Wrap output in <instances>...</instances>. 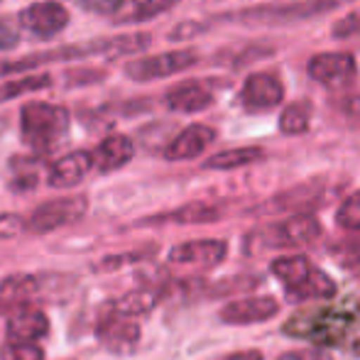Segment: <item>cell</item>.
<instances>
[{"label":"cell","instance_id":"cell-1","mask_svg":"<svg viewBox=\"0 0 360 360\" xmlns=\"http://www.w3.org/2000/svg\"><path fill=\"white\" fill-rule=\"evenodd\" d=\"M346 3H353V0H287V3L252 5V8L238 10V13H226L218 20L248 25V27H287V25L316 20L319 15L333 13Z\"/></svg>","mask_w":360,"mask_h":360},{"label":"cell","instance_id":"cell-2","mask_svg":"<svg viewBox=\"0 0 360 360\" xmlns=\"http://www.w3.org/2000/svg\"><path fill=\"white\" fill-rule=\"evenodd\" d=\"M270 270L280 280L289 302H309V299H326L328 302L338 292L336 282L304 255L277 257Z\"/></svg>","mask_w":360,"mask_h":360},{"label":"cell","instance_id":"cell-3","mask_svg":"<svg viewBox=\"0 0 360 360\" xmlns=\"http://www.w3.org/2000/svg\"><path fill=\"white\" fill-rule=\"evenodd\" d=\"M69 110L57 103L30 101L20 110V133L22 143L39 155H47L62 143L69 133Z\"/></svg>","mask_w":360,"mask_h":360},{"label":"cell","instance_id":"cell-4","mask_svg":"<svg viewBox=\"0 0 360 360\" xmlns=\"http://www.w3.org/2000/svg\"><path fill=\"white\" fill-rule=\"evenodd\" d=\"M319 236H321V223L316 216L294 214L255 228L245 238V250L250 255H257V252L277 250V248H302L316 243Z\"/></svg>","mask_w":360,"mask_h":360},{"label":"cell","instance_id":"cell-5","mask_svg":"<svg viewBox=\"0 0 360 360\" xmlns=\"http://www.w3.org/2000/svg\"><path fill=\"white\" fill-rule=\"evenodd\" d=\"M351 326V316L341 309L311 307L292 314L285 321L282 331L292 338H304L311 343H338Z\"/></svg>","mask_w":360,"mask_h":360},{"label":"cell","instance_id":"cell-6","mask_svg":"<svg viewBox=\"0 0 360 360\" xmlns=\"http://www.w3.org/2000/svg\"><path fill=\"white\" fill-rule=\"evenodd\" d=\"M199 64V52L196 49H174V52L155 54V57H140L125 64V74L133 81H157L167 79L172 74H179Z\"/></svg>","mask_w":360,"mask_h":360},{"label":"cell","instance_id":"cell-7","mask_svg":"<svg viewBox=\"0 0 360 360\" xmlns=\"http://www.w3.org/2000/svg\"><path fill=\"white\" fill-rule=\"evenodd\" d=\"M307 72L323 89L343 91L358 79V62L351 52H319L309 59Z\"/></svg>","mask_w":360,"mask_h":360},{"label":"cell","instance_id":"cell-8","mask_svg":"<svg viewBox=\"0 0 360 360\" xmlns=\"http://www.w3.org/2000/svg\"><path fill=\"white\" fill-rule=\"evenodd\" d=\"M238 101L248 113H267L285 103V84L272 72L248 74L240 86Z\"/></svg>","mask_w":360,"mask_h":360},{"label":"cell","instance_id":"cell-9","mask_svg":"<svg viewBox=\"0 0 360 360\" xmlns=\"http://www.w3.org/2000/svg\"><path fill=\"white\" fill-rule=\"evenodd\" d=\"M86 209H89L86 196H62V199H52L32 211V216L25 223V228L32 233L59 231L62 226L81 221V218L86 216Z\"/></svg>","mask_w":360,"mask_h":360},{"label":"cell","instance_id":"cell-10","mask_svg":"<svg viewBox=\"0 0 360 360\" xmlns=\"http://www.w3.org/2000/svg\"><path fill=\"white\" fill-rule=\"evenodd\" d=\"M228 255V243L221 238H199V240H186L179 243L169 250L167 260L172 265H184V267H216L226 260Z\"/></svg>","mask_w":360,"mask_h":360},{"label":"cell","instance_id":"cell-11","mask_svg":"<svg viewBox=\"0 0 360 360\" xmlns=\"http://www.w3.org/2000/svg\"><path fill=\"white\" fill-rule=\"evenodd\" d=\"M280 314V302L272 297H243L233 299L218 311V319L228 326H250V323L270 321Z\"/></svg>","mask_w":360,"mask_h":360},{"label":"cell","instance_id":"cell-12","mask_svg":"<svg viewBox=\"0 0 360 360\" xmlns=\"http://www.w3.org/2000/svg\"><path fill=\"white\" fill-rule=\"evenodd\" d=\"M20 25L34 37L49 39L69 25V13L64 5L54 3V0H44V3H34L25 8L20 13Z\"/></svg>","mask_w":360,"mask_h":360},{"label":"cell","instance_id":"cell-13","mask_svg":"<svg viewBox=\"0 0 360 360\" xmlns=\"http://www.w3.org/2000/svg\"><path fill=\"white\" fill-rule=\"evenodd\" d=\"M216 143V130L211 125L194 123L189 128H184L165 150V157L169 162H186L196 160L199 155H204L211 145Z\"/></svg>","mask_w":360,"mask_h":360},{"label":"cell","instance_id":"cell-14","mask_svg":"<svg viewBox=\"0 0 360 360\" xmlns=\"http://www.w3.org/2000/svg\"><path fill=\"white\" fill-rule=\"evenodd\" d=\"M165 103L174 113H199V110H206L216 103V96L204 81L189 79L172 86L165 96Z\"/></svg>","mask_w":360,"mask_h":360},{"label":"cell","instance_id":"cell-15","mask_svg":"<svg viewBox=\"0 0 360 360\" xmlns=\"http://www.w3.org/2000/svg\"><path fill=\"white\" fill-rule=\"evenodd\" d=\"M94 169V157L86 150H76L69 155L59 157L52 167H49L47 184L54 189H72V186L81 184L86 179V174Z\"/></svg>","mask_w":360,"mask_h":360},{"label":"cell","instance_id":"cell-16","mask_svg":"<svg viewBox=\"0 0 360 360\" xmlns=\"http://www.w3.org/2000/svg\"><path fill=\"white\" fill-rule=\"evenodd\" d=\"M8 338L15 343H34L37 338L49 333V319L44 311L34 307H22L8 319Z\"/></svg>","mask_w":360,"mask_h":360},{"label":"cell","instance_id":"cell-17","mask_svg":"<svg viewBox=\"0 0 360 360\" xmlns=\"http://www.w3.org/2000/svg\"><path fill=\"white\" fill-rule=\"evenodd\" d=\"M133 155H135V145L125 135H110V138H105L103 143L96 147V152H91L94 167L98 172H103V174H110V172L125 167L133 160Z\"/></svg>","mask_w":360,"mask_h":360},{"label":"cell","instance_id":"cell-18","mask_svg":"<svg viewBox=\"0 0 360 360\" xmlns=\"http://www.w3.org/2000/svg\"><path fill=\"white\" fill-rule=\"evenodd\" d=\"M98 341L113 353H133L140 343V326L133 321H118L115 316L105 319L98 326Z\"/></svg>","mask_w":360,"mask_h":360},{"label":"cell","instance_id":"cell-19","mask_svg":"<svg viewBox=\"0 0 360 360\" xmlns=\"http://www.w3.org/2000/svg\"><path fill=\"white\" fill-rule=\"evenodd\" d=\"M223 216V209L206 201H191L179 209L150 218L147 223H179V226H196V223H216Z\"/></svg>","mask_w":360,"mask_h":360},{"label":"cell","instance_id":"cell-20","mask_svg":"<svg viewBox=\"0 0 360 360\" xmlns=\"http://www.w3.org/2000/svg\"><path fill=\"white\" fill-rule=\"evenodd\" d=\"M265 157V150L257 145L250 147H231V150H223L211 155L209 160L204 162L206 169H214V172H231V169H240V167L248 165H255Z\"/></svg>","mask_w":360,"mask_h":360},{"label":"cell","instance_id":"cell-21","mask_svg":"<svg viewBox=\"0 0 360 360\" xmlns=\"http://www.w3.org/2000/svg\"><path fill=\"white\" fill-rule=\"evenodd\" d=\"M157 302H160V294L155 289H130L120 299H115L113 311L118 316H143L157 307Z\"/></svg>","mask_w":360,"mask_h":360},{"label":"cell","instance_id":"cell-22","mask_svg":"<svg viewBox=\"0 0 360 360\" xmlns=\"http://www.w3.org/2000/svg\"><path fill=\"white\" fill-rule=\"evenodd\" d=\"M311 103L309 101H294L280 113V133L282 135H304L311 125Z\"/></svg>","mask_w":360,"mask_h":360},{"label":"cell","instance_id":"cell-23","mask_svg":"<svg viewBox=\"0 0 360 360\" xmlns=\"http://www.w3.org/2000/svg\"><path fill=\"white\" fill-rule=\"evenodd\" d=\"M316 186L314 184H302V186H294L289 191H282L277 194L275 199H270V204H262L260 206V214H280V211H287V209H294V206L304 204L309 199H316Z\"/></svg>","mask_w":360,"mask_h":360},{"label":"cell","instance_id":"cell-24","mask_svg":"<svg viewBox=\"0 0 360 360\" xmlns=\"http://www.w3.org/2000/svg\"><path fill=\"white\" fill-rule=\"evenodd\" d=\"M47 86H52V76L49 74H27V76H22V79L8 81V84L0 86V103L20 98L22 94L42 91V89H47Z\"/></svg>","mask_w":360,"mask_h":360},{"label":"cell","instance_id":"cell-25","mask_svg":"<svg viewBox=\"0 0 360 360\" xmlns=\"http://www.w3.org/2000/svg\"><path fill=\"white\" fill-rule=\"evenodd\" d=\"M152 44V37L147 32H133V34H118V37L103 39V54L118 57V54H140Z\"/></svg>","mask_w":360,"mask_h":360},{"label":"cell","instance_id":"cell-26","mask_svg":"<svg viewBox=\"0 0 360 360\" xmlns=\"http://www.w3.org/2000/svg\"><path fill=\"white\" fill-rule=\"evenodd\" d=\"M37 292V277L32 275H10L0 282V302H20Z\"/></svg>","mask_w":360,"mask_h":360},{"label":"cell","instance_id":"cell-27","mask_svg":"<svg viewBox=\"0 0 360 360\" xmlns=\"http://www.w3.org/2000/svg\"><path fill=\"white\" fill-rule=\"evenodd\" d=\"M130 3H133V13L118 22H145V20H152L172 10L179 0H130Z\"/></svg>","mask_w":360,"mask_h":360},{"label":"cell","instance_id":"cell-28","mask_svg":"<svg viewBox=\"0 0 360 360\" xmlns=\"http://www.w3.org/2000/svg\"><path fill=\"white\" fill-rule=\"evenodd\" d=\"M336 223L343 231L360 233V189L348 194L346 199L341 201V206H338V211H336Z\"/></svg>","mask_w":360,"mask_h":360},{"label":"cell","instance_id":"cell-29","mask_svg":"<svg viewBox=\"0 0 360 360\" xmlns=\"http://www.w3.org/2000/svg\"><path fill=\"white\" fill-rule=\"evenodd\" d=\"M0 360H44V351L34 343H5L0 348Z\"/></svg>","mask_w":360,"mask_h":360},{"label":"cell","instance_id":"cell-30","mask_svg":"<svg viewBox=\"0 0 360 360\" xmlns=\"http://www.w3.org/2000/svg\"><path fill=\"white\" fill-rule=\"evenodd\" d=\"M331 37L333 39H353L360 37V10H351L341 20L331 25Z\"/></svg>","mask_w":360,"mask_h":360},{"label":"cell","instance_id":"cell-31","mask_svg":"<svg viewBox=\"0 0 360 360\" xmlns=\"http://www.w3.org/2000/svg\"><path fill=\"white\" fill-rule=\"evenodd\" d=\"M76 3L91 15H118L130 0H76Z\"/></svg>","mask_w":360,"mask_h":360},{"label":"cell","instance_id":"cell-32","mask_svg":"<svg viewBox=\"0 0 360 360\" xmlns=\"http://www.w3.org/2000/svg\"><path fill=\"white\" fill-rule=\"evenodd\" d=\"M145 252L143 250H133V252H120V255H105L103 260L96 265V270H103V272H113L120 270V267L130 265V262H138L143 260Z\"/></svg>","mask_w":360,"mask_h":360},{"label":"cell","instance_id":"cell-33","mask_svg":"<svg viewBox=\"0 0 360 360\" xmlns=\"http://www.w3.org/2000/svg\"><path fill=\"white\" fill-rule=\"evenodd\" d=\"M25 231V218L18 214H3L0 216V238L8 240V238H15Z\"/></svg>","mask_w":360,"mask_h":360},{"label":"cell","instance_id":"cell-34","mask_svg":"<svg viewBox=\"0 0 360 360\" xmlns=\"http://www.w3.org/2000/svg\"><path fill=\"white\" fill-rule=\"evenodd\" d=\"M277 360H333V356L328 351H321V348H302V351L282 353Z\"/></svg>","mask_w":360,"mask_h":360},{"label":"cell","instance_id":"cell-35","mask_svg":"<svg viewBox=\"0 0 360 360\" xmlns=\"http://www.w3.org/2000/svg\"><path fill=\"white\" fill-rule=\"evenodd\" d=\"M20 42V34L8 22H0V52H10Z\"/></svg>","mask_w":360,"mask_h":360},{"label":"cell","instance_id":"cell-36","mask_svg":"<svg viewBox=\"0 0 360 360\" xmlns=\"http://www.w3.org/2000/svg\"><path fill=\"white\" fill-rule=\"evenodd\" d=\"M204 30V25H199V22H184V25H179V27H174L172 30V34H169V39H189V37H196V34Z\"/></svg>","mask_w":360,"mask_h":360},{"label":"cell","instance_id":"cell-37","mask_svg":"<svg viewBox=\"0 0 360 360\" xmlns=\"http://www.w3.org/2000/svg\"><path fill=\"white\" fill-rule=\"evenodd\" d=\"M218 360H265V353L257 351V348H248V351H236L228 353V356H221Z\"/></svg>","mask_w":360,"mask_h":360},{"label":"cell","instance_id":"cell-38","mask_svg":"<svg viewBox=\"0 0 360 360\" xmlns=\"http://www.w3.org/2000/svg\"><path fill=\"white\" fill-rule=\"evenodd\" d=\"M338 108L348 115H360V96H346V98L338 103Z\"/></svg>","mask_w":360,"mask_h":360},{"label":"cell","instance_id":"cell-39","mask_svg":"<svg viewBox=\"0 0 360 360\" xmlns=\"http://www.w3.org/2000/svg\"><path fill=\"white\" fill-rule=\"evenodd\" d=\"M353 356H356V358H360V338H358L356 343H353Z\"/></svg>","mask_w":360,"mask_h":360},{"label":"cell","instance_id":"cell-40","mask_svg":"<svg viewBox=\"0 0 360 360\" xmlns=\"http://www.w3.org/2000/svg\"><path fill=\"white\" fill-rule=\"evenodd\" d=\"M358 309H360V302H358Z\"/></svg>","mask_w":360,"mask_h":360}]
</instances>
